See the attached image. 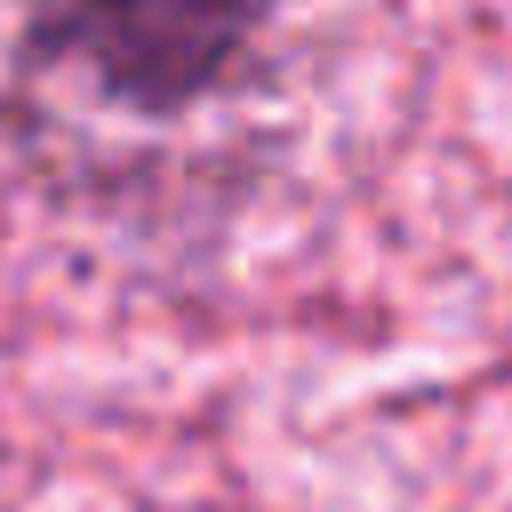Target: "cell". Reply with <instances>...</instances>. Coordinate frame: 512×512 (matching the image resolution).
Returning <instances> with one entry per match:
<instances>
[{"mask_svg": "<svg viewBox=\"0 0 512 512\" xmlns=\"http://www.w3.org/2000/svg\"><path fill=\"white\" fill-rule=\"evenodd\" d=\"M272 0H24L16 64L128 128H192L256 88Z\"/></svg>", "mask_w": 512, "mask_h": 512, "instance_id": "obj_1", "label": "cell"}]
</instances>
